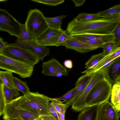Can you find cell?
Returning a JSON list of instances; mask_svg holds the SVG:
<instances>
[{
  "label": "cell",
  "mask_w": 120,
  "mask_h": 120,
  "mask_svg": "<svg viewBox=\"0 0 120 120\" xmlns=\"http://www.w3.org/2000/svg\"><path fill=\"white\" fill-rule=\"evenodd\" d=\"M120 20L101 17L89 20L77 21L74 18L65 30L69 35L81 34H107L114 33Z\"/></svg>",
  "instance_id": "6da1fadb"
},
{
  "label": "cell",
  "mask_w": 120,
  "mask_h": 120,
  "mask_svg": "<svg viewBox=\"0 0 120 120\" xmlns=\"http://www.w3.org/2000/svg\"><path fill=\"white\" fill-rule=\"evenodd\" d=\"M50 98L38 92H30L27 94L21 96L19 104L22 109L38 113L40 116H51L49 109Z\"/></svg>",
  "instance_id": "7a4b0ae2"
},
{
  "label": "cell",
  "mask_w": 120,
  "mask_h": 120,
  "mask_svg": "<svg viewBox=\"0 0 120 120\" xmlns=\"http://www.w3.org/2000/svg\"><path fill=\"white\" fill-rule=\"evenodd\" d=\"M112 87V84L106 78L97 83L84 101V109L94 105H99L108 101L111 95Z\"/></svg>",
  "instance_id": "3957f363"
},
{
  "label": "cell",
  "mask_w": 120,
  "mask_h": 120,
  "mask_svg": "<svg viewBox=\"0 0 120 120\" xmlns=\"http://www.w3.org/2000/svg\"><path fill=\"white\" fill-rule=\"evenodd\" d=\"M45 17L38 9H31L28 12L25 24L27 30L35 40L49 27Z\"/></svg>",
  "instance_id": "277c9868"
},
{
  "label": "cell",
  "mask_w": 120,
  "mask_h": 120,
  "mask_svg": "<svg viewBox=\"0 0 120 120\" xmlns=\"http://www.w3.org/2000/svg\"><path fill=\"white\" fill-rule=\"evenodd\" d=\"M34 65L14 59L0 53V69L10 71L25 78L33 74Z\"/></svg>",
  "instance_id": "5b68a950"
},
{
  "label": "cell",
  "mask_w": 120,
  "mask_h": 120,
  "mask_svg": "<svg viewBox=\"0 0 120 120\" xmlns=\"http://www.w3.org/2000/svg\"><path fill=\"white\" fill-rule=\"evenodd\" d=\"M8 57L34 65L40 60L38 57L30 51L20 48L6 46L0 52Z\"/></svg>",
  "instance_id": "8992f818"
},
{
  "label": "cell",
  "mask_w": 120,
  "mask_h": 120,
  "mask_svg": "<svg viewBox=\"0 0 120 120\" xmlns=\"http://www.w3.org/2000/svg\"><path fill=\"white\" fill-rule=\"evenodd\" d=\"M20 24L5 10L0 8V30L17 38L20 33Z\"/></svg>",
  "instance_id": "52a82bcc"
},
{
  "label": "cell",
  "mask_w": 120,
  "mask_h": 120,
  "mask_svg": "<svg viewBox=\"0 0 120 120\" xmlns=\"http://www.w3.org/2000/svg\"><path fill=\"white\" fill-rule=\"evenodd\" d=\"M107 69H105L93 74V77L82 94L76 102L72 106V109L75 111L79 112L84 109L83 102L87 94L97 83L105 78H107Z\"/></svg>",
  "instance_id": "ba28073f"
},
{
  "label": "cell",
  "mask_w": 120,
  "mask_h": 120,
  "mask_svg": "<svg viewBox=\"0 0 120 120\" xmlns=\"http://www.w3.org/2000/svg\"><path fill=\"white\" fill-rule=\"evenodd\" d=\"M64 30L49 27L35 40L36 44L44 47L47 46H59L58 41Z\"/></svg>",
  "instance_id": "9c48e42d"
},
{
  "label": "cell",
  "mask_w": 120,
  "mask_h": 120,
  "mask_svg": "<svg viewBox=\"0 0 120 120\" xmlns=\"http://www.w3.org/2000/svg\"><path fill=\"white\" fill-rule=\"evenodd\" d=\"M120 58V50L117 48L106 55L95 66L91 68L86 69L81 72L85 75H91L100 70L108 69L114 62Z\"/></svg>",
  "instance_id": "30bf717a"
},
{
  "label": "cell",
  "mask_w": 120,
  "mask_h": 120,
  "mask_svg": "<svg viewBox=\"0 0 120 120\" xmlns=\"http://www.w3.org/2000/svg\"><path fill=\"white\" fill-rule=\"evenodd\" d=\"M7 46L16 47L27 50L37 56L40 60L49 54V48L40 45L35 43H28L16 41L11 44H8Z\"/></svg>",
  "instance_id": "8fae6325"
},
{
  "label": "cell",
  "mask_w": 120,
  "mask_h": 120,
  "mask_svg": "<svg viewBox=\"0 0 120 120\" xmlns=\"http://www.w3.org/2000/svg\"><path fill=\"white\" fill-rule=\"evenodd\" d=\"M109 101L100 105L97 120H119L120 113Z\"/></svg>",
  "instance_id": "7c38bea8"
},
{
  "label": "cell",
  "mask_w": 120,
  "mask_h": 120,
  "mask_svg": "<svg viewBox=\"0 0 120 120\" xmlns=\"http://www.w3.org/2000/svg\"><path fill=\"white\" fill-rule=\"evenodd\" d=\"M61 45L65 46L66 49H73L81 53L87 52L100 48L83 42L70 36Z\"/></svg>",
  "instance_id": "4fadbf2b"
},
{
  "label": "cell",
  "mask_w": 120,
  "mask_h": 120,
  "mask_svg": "<svg viewBox=\"0 0 120 120\" xmlns=\"http://www.w3.org/2000/svg\"><path fill=\"white\" fill-rule=\"evenodd\" d=\"M42 67V73L47 76H56L57 73L60 72L68 73L66 68L53 57L49 60L43 62Z\"/></svg>",
  "instance_id": "5bb4252c"
},
{
  "label": "cell",
  "mask_w": 120,
  "mask_h": 120,
  "mask_svg": "<svg viewBox=\"0 0 120 120\" xmlns=\"http://www.w3.org/2000/svg\"><path fill=\"white\" fill-rule=\"evenodd\" d=\"M93 74L88 75H84L77 80L75 84L77 87L76 94L73 98L69 102H67L70 106L73 105L79 98L86 88L93 77Z\"/></svg>",
  "instance_id": "9a60e30c"
},
{
  "label": "cell",
  "mask_w": 120,
  "mask_h": 120,
  "mask_svg": "<svg viewBox=\"0 0 120 120\" xmlns=\"http://www.w3.org/2000/svg\"><path fill=\"white\" fill-rule=\"evenodd\" d=\"M71 37L77 39H93L100 40L105 43L116 41L114 33L107 34H81L69 35Z\"/></svg>",
  "instance_id": "2e32d148"
},
{
  "label": "cell",
  "mask_w": 120,
  "mask_h": 120,
  "mask_svg": "<svg viewBox=\"0 0 120 120\" xmlns=\"http://www.w3.org/2000/svg\"><path fill=\"white\" fill-rule=\"evenodd\" d=\"M107 77L112 84H120V58L109 67L107 71Z\"/></svg>",
  "instance_id": "e0dca14e"
},
{
  "label": "cell",
  "mask_w": 120,
  "mask_h": 120,
  "mask_svg": "<svg viewBox=\"0 0 120 120\" xmlns=\"http://www.w3.org/2000/svg\"><path fill=\"white\" fill-rule=\"evenodd\" d=\"M99 106L94 105L84 109L78 115L77 120H97Z\"/></svg>",
  "instance_id": "ac0fdd59"
},
{
  "label": "cell",
  "mask_w": 120,
  "mask_h": 120,
  "mask_svg": "<svg viewBox=\"0 0 120 120\" xmlns=\"http://www.w3.org/2000/svg\"><path fill=\"white\" fill-rule=\"evenodd\" d=\"M111 95V103L119 112L120 110V84H113Z\"/></svg>",
  "instance_id": "d6986e66"
},
{
  "label": "cell",
  "mask_w": 120,
  "mask_h": 120,
  "mask_svg": "<svg viewBox=\"0 0 120 120\" xmlns=\"http://www.w3.org/2000/svg\"><path fill=\"white\" fill-rule=\"evenodd\" d=\"M12 73L8 71H0V79L2 84L11 88H16Z\"/></svg>",
  "instance_id": "ffe728a7"
},
{
  "label": "cell",
  "mask_w": 120,
  "mask_h": 120,
  "mask_svg": "<svg viewBox=\"0 0 120 120\" xmlns=\"http://www.w3.org/2000/svg\"><path fill=\"white\" fill-rule=\"evenodd\" d=\"M3 90L6 104L18 97L19 91L16 88H11L3 85Z\"/></svg>",
  "instance_id": "44dd1931"
},
{
  "label": "cell",
  "mask_w": 120,
  "mask_h": 120,
  "mask_svg": "<svg viewBox=\"0 0 120 120\" xmlns=\"http://www.w3.org/2000/svg\"><path fill=\"white\" fill-rule=\"evenodd\" d=\"M20 34L16 41L22 42L35 43V40L27 30L25 24L20 23Z\"/></svg>",
  "instance_id": "7402d4cb"
},
{
  "label": "cell",
  "mask_w": 120,
  "mask_h": 120,
  "mask_svg": "<svg viewBox=\"0 0 120 120\" xmlns=\"http://www.w3.org/2000/svg\"><path fill=\"white\" fill-rule=\"evenodd\" d=\"M67 15H61L53 18L45 17V19L49 27L55 29L60 30L62 22V19Z\"/></svg>",
  "instance_id": "603a6c76"
},
{
  "label": "cell",
  "mask_w": 120,
  "mask_h": 120,
  "mask_svg": "<svg viewBox=\"0 0 120 120\" xmlns=\"http://www.w3.org/2000/svg\"><path fill=\"white\" fill-rule=\"evenodd\" d=\"M106 56L103 52L98 54L93 55L86 62L85 68L88 69L94 67Z\"/></svg>",
  "instance_id": "cb8c5ba5"
},
{
  "label": "cell",
  "mask_w": 120,
  "mask_h": 120,
  "mask_svg": "<svg viewBox=\"0 0 120 120\" xmlns=\"http://www.w3.org/2000/svg\"><path fill=\"white\" fill-rule=\"evenodd\" d=\"M50 104L54 108L56 112L61 114L65 113L66 110L70 106L67 103L64 104L60 100L51 98Z\"/></svg>",
  "instance_id": "d4e9b609"
},
{
  "label": "cell",
  "mask_w": 120,
  "mask_h": 120,
  "mask_svg": "<svg viewBox=\"0 0 120 120\" xmlns=\"http://www.w3.org/2000/svg\"><path fill=\"white\" fill-rule=\"evenodd\" d=\"M14 82L15 88L22 92L23 95L27 94L30 92V89L26 82L14 77Z\"/></svg>",
  "instance_id": "484cf974"
},
{
  "label": "cell",
  "mask_w": 120,
  "mask_h": 120,
  "mask_svg": "<svg viewBox=\"0 0 120 120\" xmlns=\"http://www.w3.org/2000/svg\"><path fill=\"white\" fill-rule=\"evenodd\" d=\"M100 17L98 13L96 14L82 13L79 14L74 18L77 20L81 21L91 20Z\"/></svg>",
  "instance_id": "4316f807"
},
{
  "label": "cell",
  "mask_w": 120,
  "mask_h": 120,
  "mask_svg": "<svg viewBox=\"0 0 120 120\" xmlns=\"http://www.w3.org/2000/svg\"><path fill=\"white\" fill-rule=\"evenodd\" d=\"M77 87H75L71 90L67 92L62 96L59 98H54V99L58 100H63L62 102H68L72 100L74 97L76 92Z\"/></svg>",
  "instance_id": "83f0119b"
},
{
  "label": "cell",
  "mask_w": 120,
  "mask_h": 120,
  "mask_svg": "<svg viewBox=\"0 0 120 120\" xmlns=\"http://www.w3.org/2000/svg\"><path fill=\"white\" fill-rule=\"evenodd\" d=\"M100 17L120 13V4H118L106 10L101 11L98 13Z\"/></svg>",
  "instance_id": "f1b7e54d"
},
{
  "label": "cell",
  "mask_w": 120,
  "mask_h": 120,
  "mask_svg": "<svg viewBox=\"0 0 120 120\" xmlns=\"http://www.w3.org/2000/svg\"><path fill=\"white\" fill-rule=\"evenodd\" d=\"M119 46L116 41L105 43L102 47L103 52L106 55Z\"/></svg>",
  "instance_id": "f546056e"
},
{
  "label": "cell",
  "mask_w": 120,
  "mask_h": 120,
  "mask_svg": "<svg viewBox=\"0 0 120 120\" xmlns=\"http://www.w3.org/2000/svg\"><path fill=\"white\" fill-rule=\"evenodd\" d=\"M3 85L0 84V116L5 111L6 103L3 92Z\"/></svg>",
  "instance_id": "4dcf8cb0"
},
{
  "label": "cell",
  "mask_w": 120,
  "mask_h": 120,
  "mask_svg": "<svg viewBox=\"0 0 120 120\" xmlns=\"http://www.w3.org/2000/svg\"><path fill=\"white\" fill-rule=\"evenodd\" d=\"M31 1L53 6H56L60 4L65 1L64 0H31Z\"/></svg>",
  "instance_id": "1f68e13d"
},
{
  "label": "cell",
  "mask_w": 120,
  "mask_h": 120,
  "mask_svg": "<svg viewBox=\"0 0 120 120\" xmlns=\"http://www.w3.org/2000/svg\"><path fill=\"white\" fill-rule=\"evenodd\" d=\"M77 40L87 44L99 46L101 48H102L103 46L105 44L102 41L95 39H79Z\"/></svg>",
  "instance_id": "d6a6232c"
},
{
  "label": "cell",
  "mask_w": 120,
  "mask_h": 120,
  "mask_svg": "<svg viewBox=\"0 0 120 120\" xmlns=\"http://www.w3.org/2000/svg\"><path fill=\"white\" fill-rule=\"evenodd\" d=\"M70 37L69 35L66 33L65 30L60 36L58 41V44L59 46L65 43Z\"/></svg>",
  "instance_id": "836d02e7"
},
{
  "label": "cell",
  "mask_w": 120,
  "mask_h": 120,
  "mask_svg": "<svg viewBox=\"0 0 120 120\" xmlns=\"http://www.w3.org/2000/svg\"><path fill=\"white\" fill-rule=\"evenodd\" d=\"M114 33L116 38V42L118 46H120V22L116 27Z\"/></svg>",
  "instance_id": "e575fe53"
},
{
  "label": "cell",
  "mask_w": 120,
  "mask_h": 120,
  "mask_svg": "<svg viewBox=\"0 0 120 120\" xmlns=\"http://www.w3.org/2000/svg\"><path fill=\"white\" fill-rule=\"evenodd\" d=\"M49 109L51 115L57 120H59L57 112L50 104V102L49 104Z\"/></svg>",
  "instance_id": "d590c367"
},
{
  "label": "cell",
  "mask_w": 120,
  "mask_h": 120,
  "mask_svg": "<svg viewBox=\"0 0 120 120\" xmlns=\"http://www.w3.org/2000/svg\"><path fill=\"white\" fill-rule=\"evenodd\" d=\"M101 17L109 19L120 20V13L102 16Z\"/></svg>",
  "instance_id": "8d00e7d4"
},
{
  "label": "cell",
  "mask_w": 120,
  "mask_h": 120,
  "mask_svg": "<svg viewBox=\"0 0 120 120\" xmlns=\"http://www.w3.org/2000/svg\"><path fill=\"white\" fill-rule=\"evenodd\" d=\"M63 64L65 68L69 69L72 68L73 66L72 61L70 59L66 60H64Z\"/></svg>",
  "instance_id": "74e56055"
},
{
  "label": "cell",
  "mask_w": 120,
  "mask_h": 120,
  "mask_svg": "<svg viewBox=\"0 0 120 120\" xmlns=\"http://www.w3.org/2000/svg\"><path fill=\"white\" fill-rule=\"evenodd\" d=\"M8 43L4 41L2 38L0 37V52L6 47Z\"/></svg>",
  "instance_id": "f35d334b"
},
{
  "label": "cell",
  "mask_w": 120,
  "mask_h": 120,
  "mask_svg": "<svg viewBox=\"0 0 120 120\" xmlns=\"http://www.w3.org/2000/svg\"><path fill=\"white\" fill-rule=\"evenodd\" d=\"M75 5V7H79L82 6L85 1V0H72Z\"/></svg>",
  "instance_id": "ab89813d"
},
{
  "label": "cell",
  "mask_w": 120,
  "mask_h": 120,
  "mask_svg": "<svg viewBox=\"0 0 120 120\" xmlns=\"http://www.w3.org/2000/svg\"><path fill=\"white\" fill-rule=\"evenodd\" d=\"M40 117L42 120H57L51 116H41Z\"/></svg>",
  "instance_id": "60d3db41"
},
{
  "label": "cell",
  "mask_w": 120,
  "mask_h": 120,
  "mask_svg": "<svg viewBox=\"0 0 120 120\" xmlns=\"http://www.w3.org/2000/svg\"><path fill=\"white\" fill-rule=\"evenodd\" d=\"M7 120H23L21 119L18 118H11L8 119Z\"/></svg>",
  "instance_id": "b9f144b4"
},
{
  "label": "cell",
  "mask_w": 120,
  "mask_h": 120,
  "mask_svg": "<svg viewBox=\"0 0 120 120\" xmlns=\"http://www.w3.org/2000/svg\"><path fill=\"white\" fill-rule=\"evenodd\" d=\"M35 120H42L40 117Z\"/></svg>",
  "instance_id": "7bdbcfd3"
},
{
  "label": "cell",
  "mask_w": 120,
  "mask_h": 120,
  "mask_svg": "<svg viewBox=\"0 0 120 120\" xmlns=\"http://www.w3.org/2000/svg\"><path fill=\"white\" fill-rule=\"evenodd\" d=\"M7 1V0H0V2L3 1Z\"/></svg>",
  "instance_id": "ee69618b"
},
{
  "label": "cell",
  "mask_w": 120,
  "mask_h": 120,
  "mask_svg": "<svg viewBox=\"0 0 120 120\" xmlns=\"http://www.w3.org/2000/svg\"><path fill=\"white\" fill-rule=\"evenodd\" d=\"M2 84V82L1 80L0 79V84Z\"/></svg>",
  "instance_id": "f6af8a7d"
},
{
  "label": "cell",
  "mask_w": 120,
  "mask_h": 120,
  "mask_svg": "<svg viewBox=\"0 0 120 120\" xmlns=\"http://www.w3.org/2000/svg\"><path fill=\"white\" fill-rule=\"evenodd\" d=\"M59 120H65V119H60V118H59Z\"/></svg>",
  "instance_id": "bcb514c9"
}]
</instances>
